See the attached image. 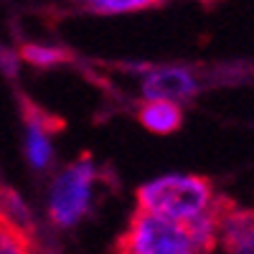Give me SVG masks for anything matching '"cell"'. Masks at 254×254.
Instances as JSON below:
<instances>
[{
  "label": "cell",
  "mask_w": 254,
  "mask_h": 254,
  "mask_svg": "<svg viewBox=\"0 0 254 254\" xmlns=\"http://www.w3.org/2000/svg\"><path fill=\"white\" fill-rule=\"evenodd\" d=\"M214 188L203 176L168 173L137 188V208L171 219L178 224H190L208 214L214 206Z\"/></svg>",
  "instance_id": "cell-1"
},
{
  "label": "cell",
  "mask_w": 254,
  "mask_h": 254,
  "mask_svg": "<svg viewBox=\"0 0 254 254\" xmlns=\"http://www.w3.org/2000/svg\"><path fill=\"white\" fill-rule=\"evenodd\" d=\"M117 254H206L188 224H178L147 211H135L130 226L117 242Z\"/></svg>",
  "instance_id": "cell-2"
},
{
  "label": "cell",
  "mask_w": 254,
  "mask_h": 254,
  "mask_svg": "<svg viewBox=\"0 0 254 254\" xmlns=\"http://www.w3.org/2000/svg\"><path fill=\"white\" fill-rule=\"evenodd\" d=\"M97 181V168L92 158L84 155L74 165L64 168L49 188V219L54 226L71 229L89 214L92 188Z\"/></svg>",
  "instance_id": "cell-3"
},
{
  "label": "cell",
  "mask_w": 254,
  "mask_h": 254,
  "mask_svg": "<svg viewBox=\"0 0 254 254\" xmlns=\"http://www.w3.org/2000/svg\"><path fill=\"white\" fill-rule=\"evenodd\" d=\"M145 102H173L181 104L198 92V81L193 71L183 66H153L142 76Z\"/></svg>",
  "instance_id": "cell-4"
},
{
  "label": "cell",
  "mask_w": 254,
  "mask_h": 254,
  "mask_svg": "<svg viewBox=\"0 0 254 254\" xmlns=\"http://www.w3.org/2000/svg\"><path fill=\"white\" fill-rule=\"evenodd\" d=\"M23 150L26 160L33 171H46L54 160V142H51V117L44 115L36 104L23 102Z\"/></svg>",
  "instance_id": "cell-5"
},
{
  "label": "cell",
  "mask_w": 254,
  "mask_h": 254,
  "mask_svg": "<svg viewBox=\"0 0 254 254\" xmlns=\"http://www.w3.org/2000/svg\"><path fill=\"white\" fill-rule=\"evenodd\" d=\"M219 242L226 254H254V211L224 201L219 219Z\"/></svg>",
  "instance_id": "cell-6"
},
{
  "label": "cell",
  "mask_w": 254,
  "mask_h": 254,
  "mask_svg": "<svg viewBox=\"0 0 254 254\" xmlns=\"http://www.w3.org/2000/svg\"><path fill=\"white\" fill-rule=\"evenodd\" d=\"M137 120L155 135H171L183 122V110L173 102H145L137 112Z\"/></svg>",
  "instance_id": "cell-7"
},
{
  "label": "cell",
  "mask_w": 254,
  "mask_h": 254,
  "mask_svg": "<svg viewBox=\"0 0 254 254\" xmlns=\"http://www.w3.org/2000/svg\"><path fill=\"white\" fill-rule=\"evenodd\" d=\"M0 221L31 237L33 214H31L28 203L20 198L18 190H13V188H8V186H3V183H0Z\"/></svg>",
  "instance_id": "cell-8"
},
{
  "label": "cell",
  "mask_w": 254,
  "mask_h": 254,
  "mask_svg": "<svg viewBox=\"0 0 254 254\" xmlns=\"http://www.w3.org/2000/svg\"><path fill=\"white\" fill-rule=\"evenodd\" d=\"M18 59L31 64V66H38V69H49V66H56V64H64L69 61L71 56L64 51V49H56V46H41V44H26L20 46L18 51Z\"/></svg>",
  "instance_id": "cell-9"
},
{
  "label": "cell",
  "mask_w": 254,
  "mask_h": 254,
  "mask_svg": "<svg viewBox=\"0 0 254 254\" xmlns=\"http://www.w3.org/2000/svg\"><path fill=\"white\" fill-rule=\"evenodd\" d=\"M158 8L153 0H94L87 5V10L97 15H120V13H135V10H150Z\"/></svg>",
  "instance_id": "cell-10"
},
{
  "label": "cell",
  "mask_w": 254,
  "mask_h": 254,
  "mask_svg": "<svg viewBox=\"0 0 254 254\" xmlns=\"http://www.w3.org/2000/svg\"><path fill=\"white\" fill-rule=\"evenodd\" d=\"M0 254H31V237L0 221Z\"/></svg>",
  "instance_id": "cell-11"
},
{
  "label": "cell",
  "mask_w": 254,
  "mask_h": 254,
  "mask_svg": "<svg viewBox=\"0 0 254 254\" xmlns=\"http://www.w3.org/2000/svg\"><path fill=\"white\" fill-rule=\"evenodd\" d=\"M20 71V59L15 51L5 49V46H0V74L8 76V79H15Z\"/></svg>",
  "instance_id": "cell-12"
}]
</instances>
